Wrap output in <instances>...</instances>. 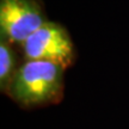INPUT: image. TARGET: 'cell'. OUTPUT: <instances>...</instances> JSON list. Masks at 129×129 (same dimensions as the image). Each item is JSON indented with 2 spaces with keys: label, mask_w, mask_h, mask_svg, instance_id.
<instances>
[{
  "label": "cell",
  "mask_w": 129,
  "mask_h": 129,
  "mask_svg": "<svg viewBox=\"0 0 129 129\" xmlns=\"http://www.w3.org/2000/svg\"><path fill=\"white\" fill-rule=\"evenodd\" d=\"M64 66L51 61L28 60L14 73L10 94L23 105L50 102L60 94Z\"/></svg>",
  "instance_id": "6da1fadb"
},
{
  "label": "cell",
  "mask_w": 129,
  "mask_h": 129,
  "mask_svg": "<svg viewBox=\"0 0 129 129\" xmlns=\"http://www.w3.org/2000/svg\"><path fill=\"white\" fill-rule=\"evenodd\" d=\"M44 23L35 0L0 1V30L6 41L23 44Z\"/></svg>",
  "instance_id": "7a4b0ae2"
},
{
  "label": "cell",
  "mask_w": 129,
  "mask_h": 129,
  "mask_svg": "<svg viewBox=\"0 0 129 129\" xmlns=\"http://www.w3.org/2000/svg\"><path fill=\"white\" fill-rule=\"evenodd\" d=\"M28 60H44L67 67L73 60V43L62 26L46 22L23 43Z\"/></svg>",
  "instance_id": "3957f363"
},
{
  "label": "cell",
  "mask_w": 129,
  "mask_h": 129,
  "mask_svg": "<svg viewBox=\"0 0 129 129\" xmlns=\"http://www.w3.org/2000/svg\"><path fill=\"white\" fill-rule=\"evenodd\" d=\"M13 68V55L7 46V43L3 40L0 43V83L1 87L4 86L9 88L11 84V74Z\"/></svg>",
  "instance_id": "277c9868"
}]
</instances>
